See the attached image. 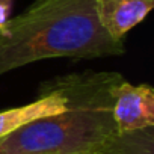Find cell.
<instances>
[{
  "mask_svg": "<svg viewBox=\"0 0 154 154\" xmlns=\"http://www.w3.org/2000/svg\"><path fill=\"white\" fill-rule=\"evenodd\" d=\"M122 80L118 72L86 71L45 82L65 97V109L2 137L0 154H95L118 133L112 107Z\"/></svg>",
  "mask_w": 154,
  "mask_h": 154,
  "instance_id": "6da1fadb",
  "label": "cell"
},
{
  "mask_svg": "<svg viewBox=\"0 0 154 154\" xmlns=\"http://www.w3.org/2000/svg\"><path fill=\"white\" fill-rule=\"evenodd\" d=\"M9 11H11V0H0V29L9 20Z\"/></svg>",
  "mask_w": 154,
  "mask_h": 154,
  "instance_id": "52a82bcc",
  "label": "cell"
},
{
  "mask_svg": "<svg viewBox=\"0 0 154 154\" xmlns=\"http://www.w3.org/2000/svg\"><path fill=\"white\" fill-rule=\"evenodd\" d=\"M112 113L118 133L154 127V89L122 80L115 91Z\"/></svg>",
  "mask_w": 154,
  "mask_h": 154,
  "instance_id": "3957f363",
  "label": "cell"
},
{
  "mask_svg": "<svg viewBox=\"0 0 154 154\" xmlns=\"http://www.w3.org/2000/svg\"><path fill=\"white\" fill-rule=\"evenodd\" d=\"M154 0H95V12L101 27L115 39L137 26L152 9Z\"/></svg>",
  "mask_w": 154,
  "mask_h": 154,
  "instance_id": "277c9868",
  "label": "cell"
},
{
  "mask_svg": "<svg viewBox=\"0 0 154 154\" xmlns=\"http://www.w3.org/2000/svg\"><path fill=\"white\" fill-rule=\"evenodd\" d=\"M35 2H44V0H35Z\"/></svg>",
  "mask_w": 154,
  "mask_h": 154,
  "instance_id": "ba28073f",
  "label": "cell"
},
{
  "mask_svg": "<svg viewBox=\"0 0 154 154\" xmlns=\"http://www.w3.org/2000/svg\"><path fill=\"white\" fill-rule=\"evenodd\" d=\"M121 39L98 23L95 0H44L0 29V75L51 57L121 56Z\"/></svg>",
  "mask_w": 154,
  "mask_h": 154,
  "instance_id": "7a4b0ae2",
  "label": "cell"
},
{
  "mask_svg": "<svg viewBox=\"0 0 154 154\" xmlns=\"http://www.w3.org/2000/svg\"><path fill=\"white\" fill-rule=\"evenodd\" d=\"M95 154H154V127L116 133Z\"/></svg>",
  "mask_w": 154,
  "mask_h": 154,
  "instance_id": "8992f818",
  "label": "cell"
},
{
  "mask_svg": "<svg viewBox=\"0 0 154 154\" xmlns=\"http://www.w3.org/2000/svg\"><path fill=\"white\" fill-rule=\"evenodd\" d=\"M65 106V97L57 89L42 83L39 88V97L35 101L0 112V139L35 119L62 112Z\"/></svg>",
  "mask_w": 154,
  "mask_h": 154,
  "instance_id": "5b68a950",
  "label": "cell"
}]
</instances>
